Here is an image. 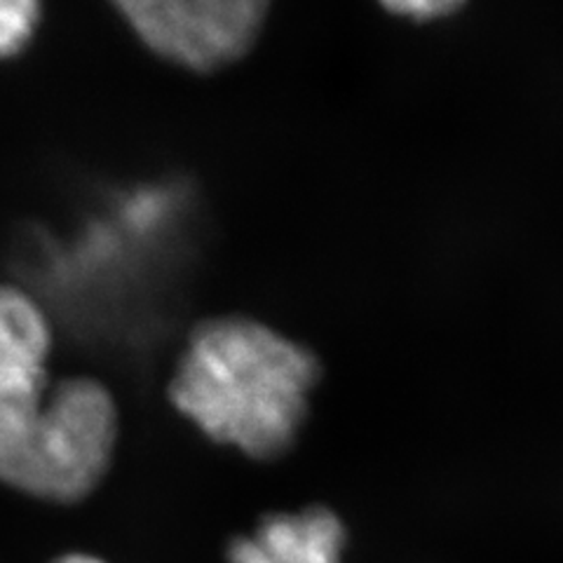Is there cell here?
<instances>
[{"label":"cell","mask_w":563,"mask_h":563,"mask_svg":"<svg viewBox=\"0 0 563 563\" xmlns=\"http://www.w3.org/2000/svg\"><path fill=\"white\" fill-rule=\"evenodd\" d=\"M55 563H103V561L95 559V556H87V554H68Z\"/></svg>","instance_id":"ba28073f"},{"label":"cell","mask_w":563,"mask_h":563,"mask_svg":"<svg viewBox=\"0 0 563 563\" xmlns=\"http://www.w3.org/2000/svg\"><path fill=\"white\" fill-rule=\"evenodd\" d=\"M345 528L327 507L266 517L252 536L238 538L228 563H341Z\"/></svg>","instance_id":"277c9868"},{"label":"cell","mask_w":563,"mask_h":563,"mask_svg":"<svg viewBox=\"0 0 563 563\" xmlns=\"http://www.w3.org/2000/svg\"><path fill=\"white\" fill-rule=\"evenodd\" d=\"M52 329L33 298L10 285H0V364L47 372Z\"/></svg>","instance_id":"5b68a950"},{"label":"cell","mask_w":563,"mask_h":563,"mask_svg":"<svg viewBox=\"0 0 563 563\" xmlns=\"http://www.w3.org/2000/svg\"><path fill=\"white\" fill-rule=\"evenodd\" d=\"M317 380L301 343L252 317H217L190 333L169 399L209 439L268 461L294 446Z\"/></svg>","instance_id":"6da1fadb"},{"label":"cell","mask_w":563,"mask_h":563,"mask_svg":"<svg viewBox=\"0 0 563 563\" xmlns=\"http://www.w3.org/2000/svg\"><path fill=\"white\" fill-rule=\"evenodd\" d=\"M115 8L155 55L200 74L242 59L268 12L263 0H125Z\"/></svg>","instance_id":"3957f363"},{"label":"cell","mask_w":563,"mask_h":563,"mask_svg":"<svg viewBox=\"0 0 563 563\" xmlns=\"http://www.w3.org/2000/svg\"><path fill=\"white\" fill-rule=\"evenodd\" d=\"M41 22V5L33 0H0V59L20 55Z\"/></svg>","instance_id":"8992f818"},{"label":"cell","mask_w":563,"mask_h":563,"mask_svg":"<svg viewBox=\"0 0 563 563\" xmlns=\"http://www.w3.org/2000/svg\"><path fill=\"white\" fill-rule=\"evenodd\" d=\"M461 8L463 3H455V0H404V3H385V10H390L393 14L418 22L439 20V16L453 14Z\"/></svg>","instance_id":"52a82bcc"},{"label":"cell","mask_w":563,"mask_h":563,"mask_svg":"<svg viewBox=\"0 0 563 563\" xmlns=\"http://www.w3.org/2000/svg\"><path fill=\"white\" fill-rule=\"evenodd\" d=\"M115 437L113 395L95 378L0 401V482L43 500H80L109 470Z\"/></svg>","instance_id":"7a4b0ae2"}]
</instances>
